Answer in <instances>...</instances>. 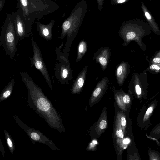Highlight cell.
Masks as SVG:
<instances>
[{
    "instance_id": "6da1fadb",
    "label": "cell",
    "mask_w": 160,
    "mask_h": 160,
    "mask_svg": "<svg viewBox=\"0 0 160 160\" xmlns=\"http://www.w3.org/2000/svg\"><path fill=\"white\" fill-rule=\"evenodd\" d=\"M20 75L28 91L29 105L52 128L62 133L65 129L60 115L41 88L34 82L27 73L22 72Z\"/></svg>"
},
{
    "instance_id": "7a4b0ae2",
    "label": "cell",
    "mask_w": 160,
    "mask_h": 160,
    "mask_svg": "<svg viewBox=\"0 0 160 160\" xmlns=\"http://www.w3.org/2000/svg\"><path fill=\"white\" fill-rule=\"evenodd\" d=\"M87 3L86 0L78 2L73 9L69 16L65 20L62 25L60 38L62 39L67 35V40L63 53L67 56L70 45L78 33L87 13Z\"/></svg>"
},
{
    "instance_id": "3957f363",
    "label": "cell",
    "mask_w": 160,
    "mask_h": 160,
    "mask_svg": "<svg viewBox=\"0 0 160 160\" xmlns=\"http://www.w3.org/2000/svg\"><path fill=\"white\" fill-rule=\"evenodd\" d=\"M59 6L51 0H17V8L32 22L53 13Z\"/></svg>"
},
{
    "instance_id": "277c9868",
    "label": "cell",
    "mask_w": 160,
    "mask_h": 160,
    "mask_svg": "<svg viewBox=\"0 0 160 160\" xmlns=\"http://www.w3.org/2000/svg\"><path fill=\"white\" fill-rule=\"evenodd\" d=\"M19 39L17 35L14 13L8 14L2 27L0 34V46H2L6 54L12 59L17 52Z\"/></svg>"
},
{
    "instance_id": "5b68a950",
    "label": "cell",
    "mask_w": 160,
    "mask_h": 160,
    "mask_svg": "<svg viewBox=\"0 0 160 160\" xmlns=\"http://www.w3.org/2000/svg\"><path fill=\"white\" fill-rule=\"evenodd\" d=\"M57 57L55 66L56 78L61 83H68L72 78V71L66 56L61 52L60 47L56 48Z\"/></svg>"
},
{
    "instance_id": "8992f818",
    "label": "cell",
    "mask_w": 160,
    "mask_h": 160,
    "mask_svg": "<svg viewBox=\"0 0 160 160\" xmlns=\"http://www.w3.org/2000/svg\"><path fill=\"white\" fill-rule=\"evenodd\" d=\"M13 117L17 123L25 131L33 143L39 142L47 145L52 150H60L51 140L40 131L29 127L17 115H14Z\"/></svg>"
},
{
    "instance_id": "52a82bcc",
    "label": "cell",
    "mask_w": 160,
    "mask_h": 160,
    "mask_svg": "<svg viewBox=\"0 0 160 160\" xmlns=\"http://www.w3.org/2000/svg\"><path fill=\"white\" fill-rule=\"evenodd\" d=\"M31 43L32 45L33 54L32 57H30V64L32 67L34 66L44 77L46 82L53 92V88L48 71L42 58L41 51L35 41L32 38Z\"/></svg>"
},
{
    "instance_id": "ba28073f",
    "label": "cell",
    "mask_w": 160,
    "mask_h": 160,
    "mask_svg": "<svg viewBox=\"0 0 160 160\" xmlns=\"http://www.w3.org/2000/svg\"><path fill=\"white\" fill-rule=\"evenodd\" d=\"M13 13L15 29L19 40L21 41L25 38H29L32 34V22L25 18L20 11Z\"/></svg>"
},
{
    "instance_id": "9c48e42d",
    "label": "cell",
    "mask_w": 160,
    "mask_h": 160,
    "mask_svg": "<svg viewBox=\"0 0 160 160\" xmlns=\"http://www.w3.org/2000/svg\"><path fill=\"white\" fill-rule=\"evenodd\" d=\"M110 55V49L108 47L98 49L94 55L93 59L100 65L103 71L105 70L108 63Z\"/></svg>"
},
{
    "instance_id": "30bf717a",
    "label": "cell",
    "mask_w": 160,
    "mask_h": 160,
    "mask_svg": "<svg viewBox=\"0 0 160 160\" xmlns=\"http://www.w3.org/2000/svg\"><path fill=\"white\" fill-rule=\"evenodd\" d=\"M54 23L55 21L53 20L46 25L42 24L39 22H37L38 33L42 38L47 41H50L52 38V30Z\"/></svg>"
},
{
    "instance_id": "8fae6325",
    "label": "cell",
    "mask_w": 160,
    "mask_h": 160,
    "mask_svg": "<svg viewBox=\"0 0 160 160\" xmlns=\"http://www.w3.org/2000/svg\"><path fill=\"white\" fill-rule=\"evenodd\" d=\"M87 72V66H85L76 78L72 86V91L73 93L79 92L83 86Z\"/></svg>"
},
{
    "instance_id": "7c38bea8",
    "label": "cell",
    "mask_w": 160,
    "mask_h": 160,
    "mask_svg": "<svg viewBox=\"0 0 160 160\" xmlns=\"http://www.w3.org/2000/svg\"><path fill=\"white\" fill-rule=\"evenodd\" d=\"M141 7L144 15L150 25L155 32H158L159 29L155 19L142 1H141Z\"/></svg>"
},
{
    "instance_id": "4fadbf2b",
    "label": "cell",
    "mask_w": 160,
    "mask_h": 160,
    "mask_svg": "<svg viewBox=\"0 0 160 160\" xmlns=\"http://www.w3.org/2000/svg\"><path fill=\"white\" fill-rule=\"evenodd\" d=\"M126 64L124 62L120 64L117 67L116 71V79L118 84L122 85L126 75Z\"/></svg>"
},
{
    "instance_id": "5bb4252c",
    "label": "cell",
    "mask_w": 160,
    "mask_h": 160,
    "mask_svg": "<svg viewBox=\"0 0 160 160\" xmlns=\"http://www.w3.org/2000/svg\"><path fill=\"white\" fill-rule=\"evenodd\" d=\"M108 82V78L107 77L102 78L98 82L92 93V98H96L98 97L102 93L106 88Z\"/></svg>"
},
{
    "instance_id": "9a60e30c",
    "label": "cell",
    "mask_w": 160,
    "mask_h": 160,
    "mask_svg": "<svg viewBox=\"0 0 160 160\" xmlns=\"http://www.w3.org/2000/svg\"><path fill=\"white\" fill-rule=\"evenodd\" d=\"M15 81L12 79L5 87L0 94V101L2 102L7 99L12 93Z\"/></svg>"
},
{
    "instance_id": "2e32d148",
    "label": "cell",
    "mask_w": 160,
    "mask_h": 160,
    "mask_svg": "<svg viewBox=\"0 0 160 160\" xmlns=\"http://www.w3.org/2000/svg\"><path fill=\"white\" fill-rule=\"evenodd\" d=\"M87 49V43L84 41H81L78 45L76 61L80 60L85 53Z\"/></svg>"
},
{
    "instance_id": "e0dca14e",
    "label": "cell",
    "mask_w": 160,
    "mask_h": 160,
    "mask_svg": "<svg viewBox=\"0 0 160 160\" xmlns=\"http://www.w3.org/2000/svg\"><path fill=\"white\" fill-rule=\"evenodd\" d=\"M4 136L8 148L12 154H13L15 149L14 142L8 131H4Z\"/></svg>"
},
{
    "instance_id": "ac0fdd59",
    "label": "cell",
    "mask_w": 160,
    "mask_h": 160,
    "mask_svg": "<svg viewBox=\"0 0 160 160\" xmlns=\"http://www.w3.org/2000/svg\"><path fill=\"white\" fill-rule=\"evenodd\" d=\"M130 0H110V2L112 5H116L125 3Z\"/></svg>"
},
{
    "instance_id": "d6986e66",
    "label": "cell",
    "mask_w": 160,
    "mask_h": 160,
    "mask_svg": "<svg viewBox=\"0 0 160 160\" xmlns=\"http://www.w3.org/2000/svg\"><path fill=\"white\" fill-rule=\"evenodd\" d=\"M99 10L101 11L103 9L104 0H96Z\"/></svg>"
},
{
    "instance_id": "ffe728a7",
    "label": "cell",
    "mask_w": 160,
    "mask_h": 160,
    "mask_svg": "<svg viewBox=\"0 0 160 160\" xmlns=\"http://www.w3.org/2000/svg\"><path fill=\"white\" fill-rule=\"evenodd\" d=\"M107 122L105 120H102L99 124L100 128L101 129H104L106 127Z\"/></svg>"
},
{
    "instance_id": "44dd1931",
    "label": "cell",
    "mask_w": 160,
    "mask_h": 160,
    "mask_svg": "<svg viewBox=\"0 0 160 160\" xmlns=\"http://www.w3.org/2000/svg\"><path fill=\"white\" fill-rule=\"evenodd\" d=\"M124 102L126 104L128 103L130 101V98L129 96L127 95H125L123 98Z\"/></svg>"
},
{
    "instance_id": "7402d4cb",
    "label": "cell",
    "mask_w": 160,
    "mask_h": 160,
    "mask_svg": "<svg viewBox=\"0 0 160 160\" xmlns=\"http://www.w3.org/2000/svg\"><path fill=\"white\" fill-rule=\"evenodd\" d=\"M116 134L117 136L120 138H123L124 137L123 132L121 129L119 130H117L116 131Z\"/></svg>"
},
{
    "instance_id": "603a6c76",
    "label": "cell",
    "mask_w": 160,
    "mask_h": 160,
    "mask_svg": "<svg viewBox=\"0 0 160 160\" xmlns=\"http://www.w3.org/2000/svg\"><path fill=\"white\" fill-rule=\"evenodd\" d=\"M135 88L136 93L138 95H140L141 93V90L139 85H136Z\"/></svg>"
},
{
    "instance_id": "cb8c5ba5",
    "label": "cell",
    "mask_w": 160,
    "mask_h": 160,
    "mask_svg": "<svg viewBox=\"0 0 160 160\" xmlns=\"http://www.w3.org/2000/svg\"><path fill=\"white\" fill-rule=\"evenodd\" d=\"M153 108L152 107H149L146 112V114L147 115H149L153 111Z\"/></svg>"
},
{
    "instance_id": "d4e9b609",
    "label": "cell",
    "mask_w": 160,
    "mask_h": 160,
    "mask_svg": "<svg viewBox=\"0 0 160 160\" xmlns=\"http://www.w3.org/2000/svg\"><path fill=\"white\" fill-rule=\"evenodd\" d=\"M150 68L151 69L159 70L160 69V67L159 66L156 65H152L150 66Z\"/></svg>"
},
{
    "instance_id": "484cf974",
    "label": "cell",
    "mask_w": 160,
    "mask_h": 160,
    "mask_svg": "<svg viewBox=\"0 0 160 160\" xmlns=\"http://www.w3.org/2000/svg\"><path fill=\"white\" fill-rule=\"evenodd\" d=\"M121 124L122 126H124L126 124V119L124 117H122L121 118Z\"/></svg>"
},
{
    "instance_id": "4316f807",
    "label": "cell",
    "mask_w": 160,
    "mask_h": 160,
    "mask_svg": "<svg viewBox=\"0 0 160 160\" xmlns=\"http://www.w3.org/2000/svg\"><path fill=\"white\" fill-rule=\"evenodd\" d=\"M153 61L155 63H160V58L156 57L154 58L153 59Z\"/></svg>"
},
{
    "instance_id": "83f0119b",
    "label": "cell",
    "mask_w": 160,
    "mask_h": 160,
    "mask_svg": "<svg viewBox=\"0 0 160 160\" xmlns=\"http://www.w3.org/2000/svg\"><path fill=\"white\" fill-rule=\"evenodd\" d=\"M5 0H1L0 1V10H1L4 5Z\"/></svg>"
},
{
    "instance_id": "f1b7e54d",
    "label": "cell",
    "mask_w": 160,
    "mask_h": 160,
    "mask_svg": "<svg viewBox=\"0 0 160 160\" xmlns=\"http://www.w3.org/2000/svg\"><path fill=\"white\" fill-rule=\"evenodd\" d=\"M130 140L128 138H126L123 141V143L124 144H128L130 142Z\"/></svg>"
},
{
    "instance_id": "f546056e",
    "label": "cell",
    "mask_w": 160,
    "mask_h": 160,
    "mask_svg": "<svg viewBox=\"0 0 160 160\" xmlns=\"http://www.w3.org/2000/svg\"><path fill=\"white\" fill-rule=\"evenodd\" d=\"M149 0V1H151V0Z\"/></svg>"
},
{
    "instance_id": "4dcf8cb0",
    "label": "cell",
    "mask_w": 160,
    "mask_h": 160,
    "mask_svg": "<svg viewBox=\"0 0 160 160\" xmlns=\"http://www.w3.org/2000/svg\"><path fill=\"white\" fill-rule=\"evenodd\" d=\"M159 15H160V14H159Z\"/></svg>"
}]
</instances>
